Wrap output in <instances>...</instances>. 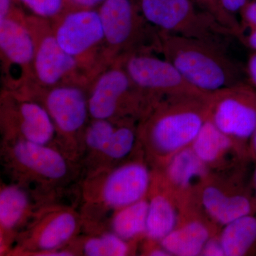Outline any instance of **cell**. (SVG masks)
<instances>
[{"label":"cell","mask_w":256,"mask_h":256,"mask_svg":"<svg viewBox=\"0 0 256 256\" xmlns=\"http://www.w3.org/2000/svg\"><path fill=\"white\" fill-rule=\"evenodd\" d=\"M12 2L13 0H0V21L6 18L14 8Z\"/></svg>","instance_id":"e575fe53"},{"label":"cell","mask_w":256,"mask_h":256,"mask_svg":"<svg viewBox=\"0 0 256 256\" xmlns=\"http://www.w3.org/2000/svg\"><path fill=\"white\" fill-rule=\"evenodd\" d=\"M201 256H225L223 248L220 239L210 238L205 244Z\"/></svg>","instance_id":"f546056e"},{"label":"cell","mask_w":256,"mask_h":256,"mask_svg":"<svg viewBox=\"0 0 256 256\" xmlns=\"http://www.w3.org/2000/svg\"><path fill=\"white\" fill-rule=\"evenodd\" d=\"M136 2L148 22L159 32L226 48L236 37L193 0H137Z\"/></svg>","instance_id":"3957f363"},{"label":"cell","mask_w":256,"mask_h":256,"mask_svg":"<svg viewBox=\"0 0 256 256\" xmlns=\"http://www.w3.org/2000/svg\"><path fill=\"white\" fill-rule=\"evenodd\" d=\"M136 142V132L129 124L116 127L105 149L99 156L104 162H114L130 154Z\"/></svg>","instance_id":"d4e9b609"},{"label":"cell","mask_w":256,"mask_h":256,"mask_svg":"<svg viewBox=\"0 0 256 256\" xmlns=\"http://www.w3.org/2000/svg\"><path fill=\"white\" fill-rule=\"evenodd\" d=\"M6 165L18 176L43 185L63 182L72 174L68 156L54 146L24 140L5 141Z\"/></svg>","instance_id":"8992f818"},{"label":"cell","mask_w":256,"mask_h":256,"mask_svg":"<svg viewBox=\"0 0 256 256\" xmlns=\"http://www.w3.org/2000/svg\"><path fill=\"white\" fill-rule=\"evenodd\" d=\"M151 102L150 98L133 84L122 66L102 74L88 98L89 114L94 120H111L124 105L134 110L140 104L150 108Z\"/></svg>","instance_id":"9c48e42d"},{"label":"cell","mask_w":256,"mask_h":256,"mask_svg":"<svg viewBox=\"0 0 256 256\" xmlns=\"http://www.w3.org/2000/svg\"><path fill=\"white\" fill-rule=\"evenodd\" d=\"M151 174L140 162H131L114 168L102 182L100 201L116 210L140 201L149 190Z\"/></svg>","instance_id":"8fae6325"},{"label":"cell","mask_w":256,"mask_h":256,"mask_svg":"<svg viewBox=\"0 0 256 256\" xmlns=\"http://www.w3.org/2000/svg\"><path fill=\"white\" fill-rule=\"evenodd\" d=\"M116 128L110 120L94 119L84 133V144L88 151L100 156Z\"/></svg>","instance_id":"484cf974"},{"label":"cell","mask_w":256,"mask_h":256,"mask_svg":"<svg viewBox=\"0 0 256 256\" xmlns=\"http://www.w3.org/2000/svg\"><path fill=\"white\" fill-rule=\"evenodd\" d=\"M250 154L252 159L256 160V132L254 134L250 142Z\"/></svg>","instance_id":"8d00e7d4"},{"label":"cell","mask_w":256,"mask_h":256,"mask_svg":"<svg viewBox=\"0 0 256 256\" xmlns=\"http://www.w3.org/2000/svg\"><path fill=\"white\" fill-rule=\"evenodd\" d=\"M54 34L60 46L76 58L86 54L105 40L98 11L69 10L60 16Z\"/></svg>","instance_id":"4fadbf2b"},{"label":"cell","mask_w":256,"mask_h":256,"mask_svg":"<svg viewBox=\"0 0 256 256\" xmlns=\"http://www.w3.org/2000/svg\"><path fill=\"white\" fill-rule=\"evenodd\" d=\"M218 239L225 256L256 255V213L224 226Z\"/></svg>","instance_id":"ffe728a7"},{"label":"cell","mask_w":256,"mask_h":256,"mask_svg":"<svg viewBox=\"0 0 256 256\" xmlns=\"http://www.w3.org/2000/svg\"><path fill=\"white\" fill-rule=\"evenodd\" d=\"M240 40L250 50L256 52V28L248 30V33L244 35Z\"/></svg>","instance_id":"836d02e7"},{"label":"cell","mask_w":256,"mask_h":256,"mask_svg":"<svg viewBox=\"0 0 256 256\" xmlns=\"http://www.w3.org/2000/svg\"><path fill=\"white\" fill-rule=\"evenodd\" d=\"M178 216L174 204L163 194L154 195L149 202L146 236L160 242L178 226Z\"/></svg>","instance_id":"7402d4cb"},{"label":"cell","mask_w":256,"mask_h":256,"mask_svg":"<svg viewBox=\"0 0 256 256\" xmlns=\"http://www.w3.org/2000/svg\"><path fill=\"white\" fill-rule=\"evenodd\" d=\"M242 33L245 30L256 28V0H249L248 2L239 12Z\"/></svg>","instance_id":"f1b7e54d"},{"label":"cell","mask_w":256,"mask_h":256,"mask_svg":"<svg viewBox=\"0 0 256 256\" xmlns=\"http://www.w3.org/2000/svg\"><path fill=\"white\" fill-rule=\"evenodd\" d=\"M10 104L2 105L4 140H24L50 146L55 140L56 130L46 108L26 99H15Z\"/></svg>","instance_id":"30bf717a"},{"label":"cell","mask_w":256,"mask_h":256,"mask_svg":"<svg viewBox=\"0 0 256 256\" xmlns=\"http://www.w3.org/2000/svg\"><path fill=\"white\" fill-rule=\"evenodd\" d=\"M210 238V228L198 220H192L178 226L160 240V246L171 256H201L206 242Z\"/></svg>","instance_id":"d6986e66"},{"label":"cell","mask_w":256,"mask_h":256,"mask_svg":"<svg viewBox=\"0 0 256 256\" xmlns=\"http://www.w3.org/2000/svg\"><path fill=\"white\" fill-rule=\"evenodd\" d=\"M69 10H92L101 5L106 0H66Z\"/></svg>","instance_id":"4dcf8cb0"},{"label":"cell","mask_w":256,"mask_h":256,"mask_svg":"<svg viewBox=\"0 0 256 256\" xmlns=\"http://www.w3.org/2000/svg\"><path fill=\"white\" fill-rule=\"evenodd\" d=\"M149 202L146 198L116 210L111 220L112 232L130 242L146 236Z\"/></svg>","instance_id":"603a6c76"},{"label":"cell","mask_w":256,"mask_h":256,"mask_svg":"<svg viewBox=\"0 0 256 256\" xmlns=\"http://www.w3.org/2000/svg\"><path fill=\"white\" fill-rule=\"evenodd\" d=\"M82 252L87 256H124L129 255L130 246L127 240L111 232L87 238L82 242Z\"/></svg>","instance_id":"cb8c5ba5"},{"label":"cell","mask_w":256,"mask_h":256,"mask_svg":"<svg viewBox=\"0 0 256 256\" xmlns=\"http://www.w3.org/2000/svg\"><path fill=\"white\" fill-rule=\"evenodd\" d=\"M80 225V218L73 210L54 208L43 210L20 236L18 252L42 256L64 248L78 233Z\"/></svg>","instance_id":"ba28073f"},{"label":"cell","mask_w":256,"mask_h":256,"mask_svg":"<svg viewBox=\"0 0 256 256\" xmlns=\"http://www.w3.org/2000/svg\"><path fill=\"white\" fill-rule=\"evenodd\" d=\"M254 162H255V166H254V172H252V184L256 202V160H254Z\"/></svg>","instance_id":"74e56055"},{"label":"cell","mask_w":256,"mask_h":256,"mask_svg":"<svg viewBox=\"0 0 256 256\" xmlns=\"http://www.w3.org/2000/svg\"><path fill=\"white\" fill-rule=\"evenodd\" d=\"M122 60V68L133 84L154 100L168 96L208 95L191 85L166 58L138 52Z\"/></svg>","instance_id":"52a82bcc"},{"label":"cell","mask_w":256,"mask_h":256,"mask_svg":"<svg viewBox=\"0 0 256 256\" xmlns=\"http://www.w3.org/2000/svg\"><path fill=\"white\" fill-rule=\"evenodd\" d=\"M31 198L22 185H2L0 191L1 234L14 232L31 212Z\"/></svg>","instance_id":"44dd1931"},{"label":"cell","mask_w":256,"mask_h":256,"mask_svg":"<svg viewBox=\"0 0 256 256\" xmlns=\"http://www.w3.org/2000/svg\"><path fill=\"white\" fill-rule=\"evenodd\" d=\"M148 255L152 256H170V252H166V250L164 248L160 246V248H153L152 250H150L149 252H148Z\"/></svg>","instance_id":"d590c367"},{"label":"cell","mask_w":256,"mask_h":256,"mask_svg":"<svg viewBox=\"0 0 256 256\" xmlns=\"http://www.w3.org/2000/svg\"><path fill=\"white\" fill-rule=\"evenodd\" d=\"M32 36L35 43L33 68L38 82L44 86L56 85L77 68L78 60L62 48L54 32H45L38 38Z\"/></svg>","instance_id":"5bb4252c"},{"label":"cell","mask_w":256,"mask_h":256,"mask_svg":"<svg viewBox=\"0 0 256 256\" xmlns=\"http://www.w3.org/2000/svg\"><path fill=\"white\" fill-rule=\"evenodd\" d=\"M200 8L212 15L220 24L233 32L236 38L240 40L242 35L240 21L236 15L224 9L222 0H193Z\"/></svg>","instance_id":"4316f807"},{"label":"cell","mask_w":256,"mask_h":256,"mask_svg":"<svg viewBox=\"0 0 256 256\" xmlns=\"http://www.w3.org/2000/svg\"><path fill=\"white\" fill-rule=\"evenodd\" d=\"M44 106L64 142H74L90 116L88 99L82 89L72 85L53 88L46 94Z\"/></svg>","instance_id":"7c38bea8"},{"label":"cell","mask_w":256,"mask_h":256,"mask_svg":"<svg viewBox=\"0 0 256 256\" xmlns=\"http://www.w3.org/2000/svg\"><path fill=\"white\" fill-rule=\"evenodd\" d=\"M191 148L208 168L220 164L224 160H227L232 151L252 158L248 152L232 138L222 132L208 118L192 143Z\"/></svg>","instance_id":"e0dca14e"},{"label":"cell","mask_w":256,"mask_h":256,"mask_svg":"<svg viewBox=\"0 0 256 256\" xmlns=\"http://www.w3.org/2000/svg\"><path fill=\"white\" fill-rule=\"evenodd\" d=\"M201 202L208 216L222 226L244 216L256 213L252 184L233 194L224 191L216 185H207L202 190Z\"/></svg>","instance_id":"9a60e30c"},{"label":"cell","mask_w":256,"mask_h":256,"mask_svg":"<svg viewBox=\"0 0 256 256\" xmlns=\"http://www.w3.org/2000/svg\"><path fill=\"white\" fill-rule=\"evenodd\" d=\"M210 168L188 146L174 153L168 159L166 176L174 188L186 190L203 182Z\"/></svg>","instance_id":"ac0fdd59"},{"label":"cell","mask_w":256,"mask_h":256,"mask_svg":"<svg viewBox=\"0 0 256 256\" xmlns=\"http://www.w3.org/2000/svg\"><path fill=\"white\" fill-rule=\"evenodd\" d=\"M249 0H222L224 9L230 14L236 15L248 2Z\"/></svg>","instance_id":"1f68e13d"},{"label":"cell","mask_w":256,"mask_h":256,"mask_svg":"<svg viewBox=\"0 0 256 256\" xmlns=\"http://www.w3.org/2000/svg\"><path fill=\"white\" fill-rule=\"evenodd\" d=\"M208 118L250 154L256 132V88L242 82L208 94Z\"/></svg>","instance_id":"5b68a950"},{"label":"cell","mask_w":256,"mask_h":256,"mask_svg":"<svg viewBox=\"0 0 256 256\" xmlns=\"http://www.w3.org/2000/svg\"><path fill=\"white\" fill-rule=\"evenodd\" d=\"M208 96H168L150 108L140 133L153 153L169 159L191 146L208 118Z\"/></svg>","instance_id":"7a4b0ae2"},{"label":"cell","mask_w":256,"mask_h":256,"mask_svg":"<svg viewBox=\"0 0 256 256\" xmlns=\"http://www.w3.org/2000/svg\"><path fill=\"white\" fill-rule=\"evenodd\" d=\"M98 13L105 40L112 48L126 50V56L160 52L159 31L148 22L134 0H106Z\"/></svg>","instance_id":"277c9868"},{"label":"cell","mask_w":256,"mask_h":256,"mask_svg":"<svg viewBox=\"0 0 256 256\" xmlns=\"http://www.w3.org/2000/svg\"><path fill=\"white\" fill-rule=\"evenodd\" d=\"M38 18H60L69 11L66 0H18Z\"/></svg>","instance_id":"83f0119b"},{"label":"cell","mask_w":256,"mask_h":256,"mask_svg":"<svg viewBox=\"0 0 256 256\" xmlns=\"http://www.w3.org/2000/svg\"><path fill=\"white\" fill-rule=\"evenodd\" d=\"M160 50L194 87L206 94L245 82L240 67L224 47L159 32Z\"/></svg>","instance_id":"6da1fadb"},{"label":"cell","mask_w":256,"mask_h":256,"mask_svg":"<svg viewBox=\"0 0 256 256\" xmlns=\"http://www.w3.org/2000/svg\"><path fill=\"white\" fill-rule=\"evenodd\" d=\"M2 54L10 63L28 68L33 65L35 43L26 21L14 8L0 21Z\"/></svg>","instance_id":"2e32d148"},{"label":"cell","mask_w":256,"mask_h":256,"mask_svg":"<svg viewBox=\"0 0 256 256\" xmlns=\"http://www.w3.org/2000/svg\"><path fill=\"white\" fill-rule=\"evenodd\" d=\"M247 75L249 82L256 88V52H254L248 62Z\"/></svg>","instance_id":"d6a6232c"}]
</instances>
